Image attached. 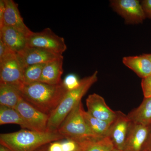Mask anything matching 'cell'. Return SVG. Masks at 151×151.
Returning <instances> with one entry per match:
<instances>
[{"label": "cell", "mask_w": 151, "mask_h": 151, "mask_svg": "<svg viewBox=\"0 0 151 151\" xmlns=\"http://www.w3.org/2000/svg\"><path fill=\"white\" fill-rule=\"evenodd\" d=\"M19 89L24 100L49 116L67 92L63 82L59 85H52L37 81L23 84Z\"/></svg>", "instance_id": "obj_1"}, {"label": "cell", "mask_w": 151, "mask_h": 151, "mask_svg": "<svg viewBox=\"0 0 151 151\" xmlns=\"http://www.w3.org/2000/svg\"><path fill=\"white\" fill-rule=\"evenodd\" d=\"M64 139L57 132H42L22 129L0 134L1 145L12 151H35L52 142Z\"/></svg>", "instance_id": "obj_2"}, {"label": "cell", "mask_w": 151, "mask_h": 151, "mask_svg": "<svg viewBox=\"0 0 151 151\" xmlns=\"http://www.w3.org/2000/svg\"><path fill=\"white\" fill-rule=\"evenodd\" d=\"M98 71L81 79L78 88L67 91L61 102L49 116L47 125V131L57 132L64 119L79 102L81 98L98 79Z\"/></svg>", "instance_id": "obj_3"}, {"label": "cell", "mask_w": 151, "mask_h": 151, "mask_svg": "<svg viewBox=\"0 0 151 151\" xmlns=\"http://www.w3.org/2000/svg\"><path fill=\"white\" fill-rule=\"evenodd\" d=\"M83 109L80 101L60 126L57 132L65 139L80 142L90 138H99L92 133L86 124L82 114Z\"/></svg>", "instance_id": "obj_4"}, {"label": "cell", "mask_w": 151, "mask_h": 151, "mask_svg": "<svg viewBox=\"0 0 151 151\" xmlns=\"http://www.w3.org/2000/svg\"><path fill=\"white\" fill-rule=\"evenodd\" d=\"M27 45L61 55L67 49L64 38L55 34L49 28L40 32H32L27 37Z\"/></svg>", "instance_id": "obj_5"}, {"label": "cell", "mask_w": 151, "mask_h": 151, "mask_svg": "<svg viewBox=\"0 0 151 151\" xmlns=\"http://www.w3.org/2000/svg\"><path fill=\"white\" fill-rule=\"evenodd\" d=\"M23 69L17 53L12 52L0 60V84L19 87L24 84Z\"/></svg>", "instance_id": "obj_6"}, {"label": "cell", "mask_w": 151, "mask_h": 151, "mask_svg": "<svg viewBox=\"0 0 151 151\" xmlns=\"http://www.w3.org/2000/svg\"><path fill=\"white\" fill-rule=\"evenodd\" d=\"M111 6L124 19L127 24H138L146 18L141 3L138 0H113Z\"/></svg>", "instance_id": "obj_7"}, {"label": "cell", "mask_w": 151, "mask_h": 151, "mask_svg": "<svg viewBox=\"0 0 151 151\" xmlns=\"http://www.w3.org/2000/svg\"><path fill=\"white\" fill-rule=\"evenodd\" d=\"M15 109L30 127L32 130L38 132H47L49 115L39 111L22 97Z\"/></svg>", "instance_id": "obj_8"}, {"label": "cell", "mask_w": 151, "mask_h": 151, "mask_svg": "<svg viewBox=\"0 0 151 151\" xmlns=\"http://www.w3.org/2000/svg\"><path fill=\"white\" fill-rule=\"evenodd\" d=\"M132 124L128 115L127 116L121 111H117V116L112 123L108 136L115 148L124 150Z\"/></svg>", "instance_id": "obj_9"}, {"label": "cell", "mask_w": 151, "mask_h": 151, "mask_svg": "<svg viewBox=\"0 0 151 151\" xmlns=\"http://www.w3.org/2000/svg\"><path fill=\"white\" fill-rule=\"evenodd\" d=\"M17 54L23 68L30 65L46 64L63 56L45 50L28 47Z\"/></svg>", "instance_id": "obj_10"}, {"label": "cell", "mask_w": 151, "mask_h": 151, "mask_svg": "<svg viewBox=\"0 0 151 151\" xmlns=\"http://www.w3.org/2000/svg\"><path fill=\"white\" fill-rule=\"evenodd\" d=\"M87 112L92 117L113 123L117 116V111L108 107L105 99L99 94L94 93L88 96L86 100Z\"/></svg>", "instance_id": "obj_11"}, {"label": "cell", "mask_w": 151, "mask_h": 151, "mask_svg": "<svg viewBox=\"0 0 151 151\" xmlns=\"http://www.w3.org/2000/svg\"><path fill=\"white\" fill-rule=\"evenodd\" d=\"M151 130V126L132 123L124 151H144Z\"/></svg>", "instance_id": "obj_12"}, {"label": "cell", "mask_w": 151, "mask_h": 151, "mask_svg": "<svg viewBox=\"0 0 151 151\" xmlns=\"http://www.w3.org/2000/svg\"><path fill=\"white\" fill-rule=\"evenodd\" d=\"M5 11L4 18V26L17 30L28 37L33 32L25 24L21 15L18 5L13 0H4Z\"/></svg>", "instance_id": "obj_13"}, {"label": "cell", "mask_w": 151, "mask_h": 151, "mask_svg": "<svg viewBox=\"0 0 151 151\" xmlns=\"http://www.w3.org/2000/svg\"><path fill=\"white\" fill-rule=\"evenodd\" d=\"M0 40L11 50L17 54L27 47V37L12 28L4 26L0 28Z\"/></svg>", "instance_id": "obj_14"}, {"label": "cell", "mask_w": 151, "mask_h": 151, "mask_svg": "<svg viewBox=\"0 0 151 151\" xmlns=\"http://www.w3.org/2000/svg\"><path fill=\"white\" fill-rule=\"evenodd\" d=\"M63 56L47 63L44 67L40 82L52 85L61 84L63 73Z\"/></svg>", "instance_id": "obj_15"}, {"label": "cell", "mask_w": 151, "mask_h": 151, "mask_svg": "<svg viewBox=\"0 0 151 151\" xmlns=\"http://www.w3.org/2000/svg\"><path fill=\"white\" fill-rule=\"evenodd\" d=\"M123 63L142 78L151 75V60L146 54L124 57Z\"/></svg>", "instance_id": "obj_16"}, {"label": "cell", "mask_w": 151, "mask_h": 151, "mask_svg": "<svg viewBox=\"0 0 151 151\" xmlns=\"http://www.w3.org/2000/svg\"><path fill=\"white\" fill-rule=\"evenodd\" d=\"M132 123L151 126V97L145 98L140 105L128 115Z\"/></svg>", "instance_id": "obj_17"}, {"label": "cell", "mask_w": 151, "mask_h": 151, "mask_svg": "<svg viewBox=\"0 0 151 151\" xmlns=\"http://www.w3.org/2000/svg\"><path fill=\"white\" fill-rule=\"evenodd\" d=\"M77 142L79 145L78 151H113L115 148L108 136L90 138Z\"/></svg>", "instance_id": "obj_18"}, {"label": "cell", "mask_w": 151, "mask_h": 151, "mask_svg": "<svg viewBox=\"0 0 151 151\" xmlns=\"http://www.w3.org/2000/svg\"><path fill=\"white\" fill-rule=\"evenodd\" d=\"M22 97L19 87L11 84H0V105L15 109Z\"/></svg>", "instance_id": "obj_19"}, {"label": "cell", "mask_w": 151, "mask_h": 151, "mask_svg": "<svg viewBox=\"0 0 151 151\" xmlns=\"http://www.w3.org/2000/svg\"><path fill=\"white\" fill-rule=\"evenodd\" d=\"M82 114L89 129L96 137L103 138L108 136L113 122L110 123L92 117L84 109Z\"/></svg>", "instance_id": "obj_20"}, {"label": "cell", "mask_w": 151, "mask_h": 151, "mask_svg": "<svg viewBox=\"0 0 151 151\" xmlns=\"http://www.w3.org/2000/svg\"><path fill=\"white\" fill-rule=\"evenodd\" d=\"M15 124L19 125L22 129L32 130L22 117L15 109L5 106H0V125Z\"/></svg>", "instance_id": "obj_21"}, {"label": "cell", "mask_w": 151, "mask_h": 151, "mask_svg": "<svg viewBox=\"0 0 151 151\" xmlns=\"http://www.w3.org/2000/svg\"><path fill=\"white\" fill-rule=\"evenodd\" d=\"M45 65L46 64H35L24 68V84H30L39 81Z\"/></svg>", "instance_id": "obj_22"}, {"label": "cell", "mask_w": 151, "mask_h": 151, "mask_svg": "<svg viewBox=\"0 0 151 151\" xmlns=\"http://www.w3.org/2000/svg\"><path fill=\"white\" fill-rule=\"evenodd\" d=\"M80 83L81 80L74 73L68 74L63 80V84L67 91H71L78 88Z\"/></svg>", "instance_id": "obj_23"}, {"label": "cell", "mask_w": 151, "mask_h": 151, "mask_svg": "<svg viewBox=\"0 0 151 151\" xmlns=\"http://www.w3.org/2000/svg\"><path fill=\"white\" fill-rule=\"evenodd\" d=\"M64 139L61 141L63 151H78L79 145L78 142L68 139Z\"/></svg>", "instance_id": "obj_24"}, {"label": "cell", "mask_w": 151, "mask_h": 151, "mask_svg": "<svg viewBox=\"0 0 151 151\" xmlns=\"http://www.w3.org/2000/svg\"><path fill=\"white\" fill-rule=\"evenodd\" d=\"M141 85L145 98L151 97V75L143 78Z\"/></svg>", "instance_id": "obj_25"}, {"label": "cell", "mask_w": 151, "mask_h": 151, "mask_svg": "<svg viewBox=\"0 0 151 151\" xmlns=\"http://www.w3.org/2000/svg\"><path fill=\"white\" fill-rule=\"evenodd\" d=\"M141 3L146 17L151 19V0H144Z\"/></svg>", "instance_id": "obj_26"}, {"label": "cell", "mask_w": 151, "mask_h": 151, "mask_svg": "<svg viewBox=\"0 0 151 151\" xmlns=\"http://www.w3.org/2000/svg\"><path fill=\"white\" fill-rule=\"evenodd\" d=\"M47 151H63L61 141L52 142L47 145Z\"/></svg>", "instance_id": "obj_27"}, {"label": "cell", "mask_w": 151, "mask_h": 151, "mask_svg": "<svg viewBox=\"0 0 151 151\" xmlns=\"http://www.w3.org/2000/svg\"><path fill=\"white\" fill-rule=\"evenodd\" d=\"M12 52L13 51L0 40V60L2 59Z\"/></svg>", "instance_id": "obj_28"}, {"label": "cell", "mask_w": 151, "mask_h": 151, "mask_svg": "<svg viewBox=\"0 0 151 151\" xmlns=\"http://www.w3.org/2000/svg\"><path fill=\"white\" fill-rule=\"evenodd\" d=\"M5 11V4L4 0L0 1V28L3 27L4 24V18Z\"/></svg>", "instance_id": "obj_29"}, {"label": "cell", "mask_w": 151, "mask_h": 151, "mask_svg": "<svg viewBox=\"0 0 151 151\" xmlns=\"http://www.w3.org/2000/svg\"><path fill=\"white\" fill-rule=\"evenodd\" d=\"M145 150L146 151H151V130L148 139L146 144Z\"/></svg>", "instance_id": "obj_30"}, {"label": "cell", "mask_w": 151, "mask_h": 151, "mask_svg": "<svg viewBox=\"0 0 151 151\" xmlns=\"http://www.w3.org/2000/svg\"><path fill=\"white\" fill-rule=\"evenodd\" d=\"M48 145V144H47ZM47 145H45L42 146L41 147L35 151H47Z\"/></svg>", "instance_id": "obj_31"}, {"label": "cell", "mask_w": 151, "mask_h": 151, "mask_svg": "<svg viewBox=\"0 0 151 151\" xmlns=\"http://www.w3.org/2000/svg\"><path fill=\"white\" fill-rule=\"evenodd\" d=\"M0 151H12L10 150H9L7 148L4 147V146L1 145L0 146Z\"/></svg>", "instance_id": "obj_32"}, {"label": "cell", "mask_w": 151, "mask_h": 151, "mask_svg": "<svg viewBox=\"0 0 151 151\" xmlns=\"http://www.w3.org/2000/svg\"><path fill=\"white\" fill-rule=\"evenodd\" d=\"M113 151H124L123 150H119V149H116V148H114V149H113Z\"/></svg>", "instance_id": "obj_33"}, {"label": "cell", "mask_w": 151, "mask_h": 151, "mask_svg": "<svg viewBox=\"0 0 151 151\" xmlns=\"http://www.w3.org/2000/svg\"><path fill=\"white\" fill-rule=\"evenodd\" d=\"M147 56L150 58V59L151 60V54H146Z\"/></svg>", "instance_id": "obj_34"}, {"label": "cell", "mask_w": 151, "mask_h": 151, "mask_svg": "<svg viewBox=\"0 0 151 151\" xmlns=\"http://www.w3.org/2000/svg\"><path fill=\"white\" fill-rule=\"evenodd\" d=\"M144 151H145V150H144Z\"/></svg>", "instance_id": "obj_35"}]
</instances>
